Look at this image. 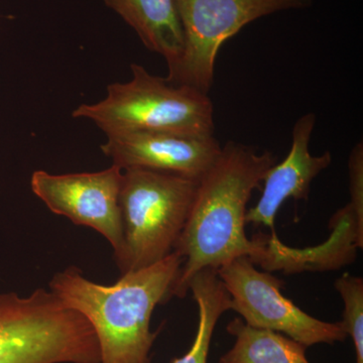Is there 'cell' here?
<instances>
[{
    "label": "cell",
    "mask_w": 363,
    "mask_h": 363,
    "mask_svg": "<svg viewBox=\"0 0 363 363\" xmlns=\"http://www.w3.org/2000/svg\"><path fill=\"white\" fill-rule=\"evenodd\" d=\"M184 35L180 63L166 80L208 94L222 45L257 18L311 7L313 0H175Z\"/></svg>",
    "instance_id": "5b68a950"
},
{
    "label": "cell",
    "mask_w": 363,
    "mask_h": 363,
    "mask_svg": "<svg viewBox=\"0 0 363 363\" xmlns=\"http://www.w3.org/2000/svg\"><path fill=\"white\" fill-rule=\"evenodd\" d=\"M106 136L102 152L118 168L152 169L198 181L213 166L222 150L214 135L126 131Z\"/></svg>",
    "instance_id": "ba28073f"
},
{
    "label": "cell",
    "mask_w": 363,
    "mask_h": 363,
    "mask_svg": "<svg viewBox=\"0 0 363 363\" xmlns=\"http://www.w3.org/2000/svg\"><path fill=\"white\" fill-rule=\"evenodd\" d=\"M183 259L173 252L157 264L121 274L113 285H100L76 267L57 272L50 290L82 314L92 326L100 363H152L159 331L150 329L157 305L172 298Z\"/></svg>",
    "instance_id": "7a4b0ae2"
},
{
    "label": "cell",
    "mask_w": 363,
    "mask_h": 363,
    "mask_svg": "<svg viewBox=\"0 0 363 363\" xmlns=\"http://www.w3.org/2000/svg\"><path fill=\"white\" fill-rule=\"evenodd\" d=\"M231 298V310L255 328L279 332L306 347L344 342L348 336L341 322H325L311 316L285 297V281L269 272H260L250 257H236L217 269Z\"/></svg>",
    "instance_id": "8992f818"
},
{
    "label": "cell",
    "mask_w": 363,
    "mask_h": 363,
    "mask_svg": "<svg viewBox=\"0 0 363 363\" xmlns=\"http://www.w3.org/2000/svg\"><path fill=\"white\" fill-rule=\"evenodd\" d=\"M315 124L316 114L312 112L296 121L290 152L281 164H274L267 172L259 202L247 210V224L266 226L271 229L272 235H276L274 220L281 205L290 198L307 201L312 182L332 162L330 152L321 156H313L310 152Z\"/></svg>",
    "instance_id": "9c48e42d"
},
{
    "label": "cell",
    "mask_w": 363,
    "mask_h": 363,
    "mask_svg": "<svg viewBox=\"0 0 363 363\" xmlns=\"http://www.w3.org/2000/svg\"><path fill=\"white\" fill-rule=\"evenodd\" d=\"M272 152L236 142L222 145L220 155L198 186L194 204L175 250L183 259L172 298H183L197 272L219 267L240 257L252 262L262 252L259 235L247 236V203L269 169Z\"/></svg>",
    "instance_id": "6da1fadb"
},
{
    "label": "cell",
    "mask_w": 363,
    "mask_h": 363,
    "mask_svg": "<svg viewBox=\"0 0 363 363\" xmlns=\"http://www.w3.org/2000/svg\"><path fill=\"white\" fill-rule=\"evenodd\" d=\"M226 331L235 342L219 363H310L307 347L279 332L255 328L241 318L229 322Z\"/></svg>",
    "instance_id": "7c38bea8"
},
{
    "label": "cell",
    "mask_w": 363,
    "mask_h": 363,
    "mask_svg": "<svg viewBox=\"0 0 363 363\" xmlns=\"http://www.w3.org/2000/svg\"><path fill=\"white\" fill-rule=\"evenodd\" d=\"M199 181L142 168L123 169L119 193L121 274L157 264L175 250L194 204Z\"/></svg>",
    "instance_id": "277c9868"
},
{
    "label": "cell",
    "mask_w": 363,
    "mask_h": 363,
    "mask_svg": "<svg viewBox=\"0 0 363 363\" xmlns=\"http://www.w3.org/2000/svg\"><path fill=\"white\" fill-rule=\"evenodd\" d=\"M130 69L128 82L109 85L104 99L81 104L72 116L92 121L106 135L126 131L214 135V105L208 94L171 84L138 64Z\"/></svg>",
    "instance_id": "3957f363"
},
{
    "label": "cell",
    "mask_w": 363,
    "mask_h": 363,
    "mask_svg": "<svg viewBox=\"0 0 363 363\" xmlns=\"http://www.w3.org/2000/svg\"><path fill=\"white\" fill-rule=\"evenodd\" d=\"M342 298L344 310L342 324L347 336L354 345L355 363H363V279L362 277L344 274L334 283Z\"/></svg>",
    "instance_id": "5bb4252c"
},
{
    "label": "cell",
    "mask_w": 363,
    "mask_h": 363,
    "mask_svg": "<svg viewBox=\"0 0 363 363\" xmlns=\"http://www.w3.org/2000/svg\"><path fill=\"white\" fill-rule=\"evenodd\" d=\"M123 169L111 168L94 173L55 175L33 172L30 187L52 213L65 216L76 225L89 227L104 236L113 248L114 259L123 252V229L119 193Z\"/></svg>",
    "instance_id": "52a82bcc"
},
{
    "label": "cell",
    "mask_w": 363,
    "mask_h": 363,
    "mask_svg": "<svg viewBox=\"0 0 363 363\" xmlns=\"http://www.w3.org/2000/svg\"><path fill=\"white\" fill-rule=\"evenodd\" d=\"M350 204L363 213V143H357L348 159Z\"/></svg>",
    "instance_id": "9a60e30c"
},
{
    "label": "cell",
    "mask_w": 363,
    "mask_h": 363,
    "mask_svg": "<svg viewBox=\"0 0 363 363\" xmlns=\"http://www.w3.org/2000/svg\"><path fill=\"white\" fill-rule=\"evenodd\" d=\"M333 233L319 247L295 250L277 238L267 235L259 267L267 272L294 274L305 271H330L354 262L358 248L363 247V213L348 203L331 218Z\"/></svg>",
    "instance_id": "30bf717a"
},
{
    "label": "cell",
    "mask_w": 363,
    "mask_h": 363,
    "mask_svg": "<svg viewBox=\"0 0 363 363\" xmlns=\"http://www.w3.org/2000/svg\"><path fill=\"white\" fill-rule=\"evenodd\" d=\"M198 306V327L190 350L171 363H207L210 345L222 315L231 310L230 296L219 279L217 269L197 272L189 284Z\"/></svg>",
    "instance_id": "4fadbf2b"
},
{
    "label": "cell",
    "mask_w": 363,
    "mask_h": 363,
    "mask_svg": "<svg viewBox=\"0 0 363 363\" xmlns=\"http://www.w3.org/2000/svg\"><path fill=\"white\" fill-rule=\"evenodd\" d=\"M150 51L166 61L171 75L180 63L184 35L175 0H104Z\"/></svg>",
    "instance_id": "8fae6325"
}]
</instances>
